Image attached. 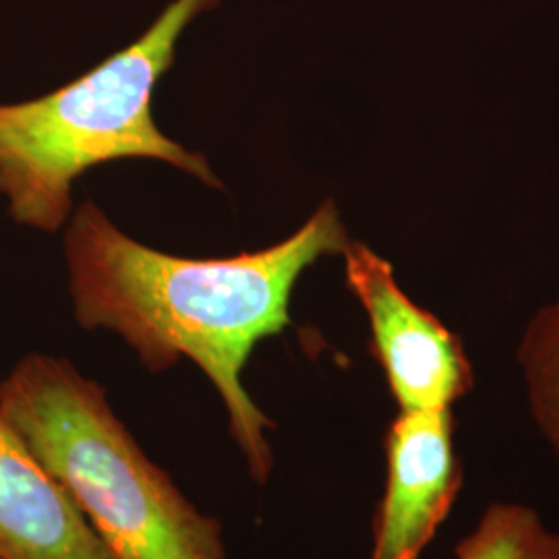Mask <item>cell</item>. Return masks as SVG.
<instances>
[{"label": "cell", "mask_w": 559, "mask_h": 559, "mask_svg": "<svg viewBox=\"0 0 559 559\" xmlns=\"http://www.w3.org/2000/svg\"><path fill=\"white\" fill-rule=\"evenodd\" d=\"M348 242L336 203L325 201L278 245L187 260L127 237L94 201H83L64 235L73 313L85 330L119 334L152 373L193 360L218 390L228 431L263 485L274 471V423L249 396L245 367L261 340L293 325L300 274L325 255H342Z\"/></svg>", "instance_id": "obj_1"}, {"label": "cell", "mask_w": 559, "mask_h": 559, "mask_svg": "<svg viewBox=\"0 0 559 559\" xmlns=\"http://www.w3.org/2000/svg\"><path fill=\"white\" fill-rule=\"evenodd\" d=\"M0 417L55 477L112 559H226L201 512L67 359L27 355L0 381Z\"/></svg>", "instance_id": "obj_2"}, {"label": "cell", "mask_w": 559, "mask_h": 559, "mask_svg": "<svg viewBox=\"0 0 559 559\" xmlns=\"http://www.w3.org/2000/svg\"><path fill=\"white\" fill-rule=\"evenodd\" d=\"M221 0H175L150 29L59 90L0 104V195L11 218L57 233L73 214V182L106 162H166L210 187L207 160L158 129L152 100L182 32Z\"/></svg>", "instance_id": "obj_3"}, {"label": "cell", "mask_w": 559, "mask_h": 559, "mask_svg": "<svg viewBox=\"0 0 559 559\" xmlns=\"http://www.w3.org/2000/svg\"><path fill=\"white\" fill-rule=\"evenodd\" d=\"M342 258L346 284L369 320L371 353L400 411H452L475 385L460 336L411 299L392 263L367 245L350 240Z\"/></svg>", "instance_id": "obj_4"}, {"label": "cell", "mask_w": 559, "mask_h": 559, "mask_svg": "<svg viewBox=\"0 0 559 559\" xmlns=\"http://www.w3.org/2000/svg\"><path fill=\"white\" fill-rule=\"evenodd\" d=\"M452 411H400L385 433V489L369 559H419L462 489Z\"/></svg>", "instance_id": "obj_5"}, {"label": "cell", "mask_w": 559, "mask_h": 559, "mask_svg": "<svg viewBox=\"0 0 559 559\" xmlns=\"http://www.w3.org/2000/svg\"><path fill=\"white\" fill-rule=\"evenodd\" d=\"M0 559H112L80 508L2 417Z\"/></svg>", "instance_id": "obj_6"}, {"label": "cell", "mask_w": 559, "mask_h": 559, "mask_svg": "<svg viewBox=\"0 0 559 559\" xmlns=\"http://www.w3.org/2000/svg\"><path fill=\"white\" fill-rule=\"evenodd\" d=\"M519 362L531 417L559 460V299L528 321Z\"/></svg>", "instance_id": "obj_7"}, {"label": "cell", "mask_w": 559, "mask_h": 559, "mask_svg": "<svg viewBox=\"0 0 559 559\" xmlns=\"http://www.w3.org/2000/svg\"><path fill=\"white\" fill-rule=\"evenodd\" d=\"M454 554L456 559H559V535L528 506L493 503Z\"/></svg>", "instance_id": "obj_8"}]
</instances>
